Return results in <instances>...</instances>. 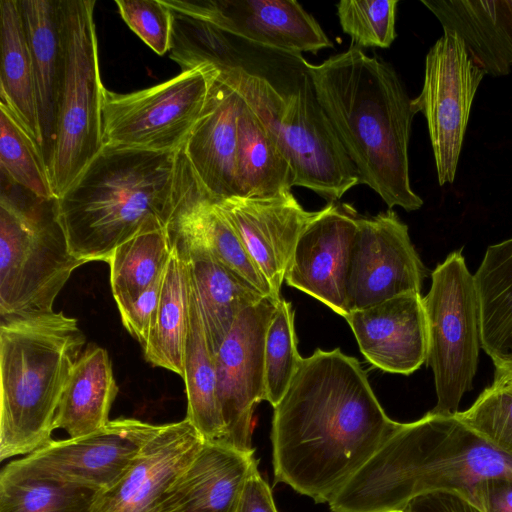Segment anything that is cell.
<instances>
[{
    "instance_id": "e575fe53",
    "label": "cell",
    "mask_w": 512,
    "mask_h": 512,
    "mask_svg": "<svg viewBox=\"0 0 512 512\" xmlns=\"http://www.w3.org/2000/svg\"><path fill=\"white\" fill-rule=\"evenodd\" d=\"M97 493L47 479L0 478V512H92Z\"/></svg>"
},
{
    "instance_id": "8992f818",
    "label": "cell",
    "mask_w": 512,
    "mask_h": 512,
    "mask_svg": "<svg viewBox=\"0 0 512 512\" xmlns=\"http://www.w3.org/2000/svg\"><path fill=\"white\" fill-rule=\"evenodd\" d=\"M219 79L240 94L272 136L289 162L293 186L334 202L359 184L358 171L305 70L287 93L246 68L222 72Z\"/></svg>"
},
{
    "instance_id": "4316f807",
    "label": "cell",
    "mask_w": 512,
    "mask_h": 512,
    "mask_svg": "<svg viewBox=\"0 0 512 512\" xmlns=\"http://www.w3.org/2000/svg\"><path fill=\"white\" fill-rule=\"evenodd\" d=\"M0 21V104L43 154L33 63L18 0L0 1Z\"/></svg>"
},
{
    "instance_id": "836d02e7",
    "label": "cell",
    "mask_w": 512,
    "mask_h": 512,
    "mask_svg": "<svg viewBox=\"0 0 512 512\" xmlns=\"http://www.w3.org/2000/svg\"><path fill=\"white\" fill-rule=\"evenodd\" d=\"M0 168L4 179L36 197L56 198L41 150L2 104H0Z\"/></svg>"
},
{
    "instance_id": "9c48e42d",
    "label": "cell",
    "mask_w": 512,
    "mask_h": 512,
    "mask_svg": "<svg viewBox=\"0 0 512 512\" xmlns=\"http://www.w3.org/2000/svg\"><path fill=\"white\" fill-rule=\"evenodd\" d=\"M423 303L428 326L426 364L433 371L437 396L430 411L453 415L473 387L481 348L475 278L461 250L453 251L435 267Z\"/></svg>"
},
{
    "instance_id": "ac0fdd59",
    "label": "cell",
    "mask_w": 512,
    "mask_h": 512,
    "mask_svg": "<svg viewBox=\"0 0 512 512\" xmlns=\"http://www.w3.org/2000/svg\"><path fill=\"white\" fill-rule=\"evenodd\" d=\"M204 442L187 418L160 425L121 478L97 493L92 512H154Z\"/></svg>"
},
{
    "instance_id": "d590c367",
    "label": "cell",
    "mask_w": 512,
    "mask_h": 512,
    "mask_svg": "<svg viewBox=\"0 0 512 512\" xmlns=\"http://www.w3.org/2000/svg\"><path fill=\"white\" fill-rule=\"evenodd\" d=\"M302 359L291 303L280 298L266 331L264 347L266 401L273 407L285 394Z\"/></svg>"
},
{
    "instance_id": "4dcf8cb0",
    "label": "cell",
    "mask_w": 512,
    "mask_h": 512,
    "mask_svg": "<svg viewBox=\"0 0 512 512\" xmlns=\"http://www.w3.org/2000/svg\"><path fill=\"white\" fill-rule=\"evenodd\" d=\"M182 378L187 394L186 418L205 441L224 444L225 427L217 395L215 358L207 341L201 312L192 286L190 327Z\"/></svg>"
},
{
    "instance_id": "8fae6325",
    "label": "cell",
    "mask_w": 512,
    "mask_h": 512,
    "mask_svg": "<svg viewBox=\"0 0 512 512\" xmlns=\"http://www.w3.org/2000/svg\"><path fill=\"white\" fill-rule=\"evenodd\" d=\"M159 427L132 418L110 420L88 435L50 440L7 464L0 478L47 479L101 492L121 478Z\"/></svg>"
},
{
    "instance_id": "5bb4252c",
    "label": "cell",
    "mask_w": 512,
    "mask_h": 512,
    "mask_svg": "<svg viewBox=\"0 0 512 512\" xmlns=\"http://www.w3.org/2000/svg\"><path fill=\"white\" fill-rule=\"evenodd\" d=\"M426 275L408 226L394 211L359 216L347 284L349 312L420 293Z\"/></svg>"
},
{
    "instance_id": "6da1fadb",
    "label": "cell",
    "mask_w": 512,
    "mask_h": 512,
    "mask_svg": "<svg viewBox=\"0 0 512 512\" xmlns=\"http://www.w3.org/2000/svg\"><path fill=\"white\" fill-rule=\"evenodd\" d=\"M273 408L274 483L316 503H329L402 424L386 415L359 361L338 348L303 358Z\"/></svg>"
},
{
    "instance_id": "83f0119b",
    "label": "cell",
    "mask_w": 512,
    "mask_h": 512,
    "mask_svg": "<svg viewBox=\"0 0 512 512\" xmlns=\"http://www.w3.org/2000/svg\"><path fill=\"white\" fill-rule=\"evenodd\" d=\"M191 280L189 266L172 246L163 273L155 321L143 347L144 356L154 366L184 375L186 345L190 327Z\"/></svg>"
},
{
    "instance_id": "1f68e13d",
    "label": "cell",
    "mask_w": 512,
    "mask_h": 512,
    "mask_svg": "<svg viewBox=\"0 0 512 512\" xmlns=\"http://www.w3.org/2000/svg\"><path fill=\"white\" fill-rule=\"evenodd\" d=\"M171 252L165 227L144 229L115 249L108 264L118 308L133 302L163 274Z\"/></svg>"
},
{
    "instance_id": "ee69618b",
    "label": "cell",
    "mask_w": 512,
    "mask_h": 512,
    "mask_svg": "<svg viewBox=\"0 0 512 512\" xmlns=\"http://www.w3.org/2000/svg\"><path fill=\"white\" fill-rule=\"evenodd\" d=\"M494 377L512 379V363L495 366Z\"/></svg>"
},
{
    "instance_id": "60d3db41",
    "label": "cell",
    "mask_w": 512,
    "mask_h": 512,
    "mask_svg": "<svg viewBox=\"0 0 512 512\" xmlns=\"http://www.w3.org/2000/svg\"><path fill=\"white\" fill-rule=\"evenodd\" d=\"M470 501L483 512H512V472L480 480L473 489Z\"/></svg>"
},
{
    "instance_id": "7a4b0ae2",
    "label": "cell",
    "mask_w": 512,
    "mask_h": 512,
    "mask_svg": "<svg viewBox=\"0 0 512 512\" xmlns=\"http://www.w3.org/2000/svg\"><path fill=\"white\" fill-rule=\"evenodd\" d=\"M301 60L317 98L348 157L359 184L389 208H421L412 190L408 144L416 111L394 68L351 45L318 65Z\"/></svg>"
},
{
    "instance_id": "cb8c5ba5",
    "label": "cell",
    "mask_w": 512,
    "mask_h": 512,
    "mask_svg": "<svg viewBox=\"0 0 512 512\" xmlns=\"http://www.w3.org/2000/svg\"><path fill=\"white\" fill-rule=\"evenodd\" d=\"M18 3L33 63L43 156L48 166L64 70L59 0Z\"/></svg>"
},
{
    "instance_id": "5b68a950",
    "label": "cell",
    "mask_w": 512,
    "mask_h": 512,
    "mask_svg": "<svg viewBox=\"0 0 512 512\" xmlns=\"http://www.w3.org/2000/svg\"><path fill=\"white\" fill-rule=\"evenodd\" d=\"M0 460L51 439L57 409L83 352L77 319L62 311L0 315Z\"/></svg>"
},
{
    "instance_id": "52a82bcc",
    "label": "cell",
    "mask_w": 512,
    "mask_h": 512,
    "mask_svg": "<svg viewBox=\"0 0 512 512\" xmlns=\"http://www.w3.org/2000/svg\"><path fill=\"white\" fill-rule=\"evenodd\" d=\"M7 184L0 196V315L53 311L72 272L85 263L70 251L56 198Z\"/></svg>"
},
{
    "instance_id": "74e56055",
    "label": "cell",
    "mask_w": 512,
    "mask_h": 512,
    "mask_svg": "<svg viewBox=\"0 0 512 512\" xmlns=\"http://www.w3.org/2000/svg\"><path fill=\"white\" fill-rule=\"evenodd\" d=\"M397 0H342L337 14L354 46L388 48L396 38Z\"/></svg>"
},
{
    "instance_id": "d4e9b609",
    "label": "cell",
    "mask_w": 512,
    "mask_h": 512,
    "mask_svg": "<svg viewBox=\"0 0 512 512\" xmlns=\"http://www.w3.org/2000/svg\"><path fill=\"white\" fill-rule=\"evenodd\" d=\"M180 255L188 262L191 286L215 357L239 314L268 296L206 252Z\"/></svg>"
},
{
    "instance_id": "277c9868",
    "label": "cell",
    "mask_w": 512,
    "mask_h": 512,
    "mask_svg": "<svg viewBox=\"0 0 512 512\" xmlns=\"http://www.w3.org/2000/svg\"><path fill=\"white\" fill-rule=\"evenodd\" d=\"M177 152L105 144L74 184L56 198L71 253L109 262L122 243L172 212Z\"/></svg>"
},
{
    "instance_id": "ab89813d",
    "label": "cell",
    "mask_w": 512,
    "mask_h": 512,
    "mask_svg": "<svg viewBox=\"0 0 512 512\" xmlns=\"http://www.w3.org/2000/svg\"><path fill=\"white\" fill-rule=\"evenodd\" d=\"M162 280L163 274L133 302L118 308L124 327L138 340L142 347L146 345L155 321Z\"/></svg>"
},
{
    "instance_id": "e0dca14e",
    "label": "cell",
    "mask_w": 512,
    "mask_h": 512,
    "mask_svg": "<svg viewBox=\"0 0 512 512\" xmlns=\"http://www.w3.org/2000/svg\"><path fill=\"white\" fill-rule=\"evenodd\" d=\"M357 211L331 202L315 212L301 232L285 274L286 283L344 317L347 284L358 226Z\"/></svg>"
},
{
    "instance_id": "d6986e66",
    "label": "cell",
    "mask_w": 512,
    "mask_h": 512,
    "mask_svg": "<svg viewBox=\"0 0 512 512\" xmlns=\"http://www.w3.org/2000/svg\"><path fill=\"white\" fill-rule=\"evenodd\" d=\"M216 203L266 278L274 297L280 299L296 242L316 211H306L291 191L270 198L233 197Z\"/></svg>"
},
{
    "instance_id": "ba28073f",
    "label": "cell",
    "mask_w": 512,
    "mask_h": 512,
    "mask_svg": "<svg viewBox=\"0 0 512 512\" xmlns=\"http://www.w3.org/2000/svg\"><path fill=\"white\" fill-rule=\"evenodd\" d=\"M94 0H59L64 70L48 171L62 196L105 146Z\"/></svg>"
},
{
    "instance_id": "7402d4cb",
    "label": "cell",
    "mask_w": 512,
    "mask_h": 512,
    "mask_svg": "<svg viewBox=\"0 0 512 512\" xmlns=\"http://www.w3.org/2000/svg\"><path fill=\"white\" fill-rule=\"evenodd\" d=\"M242 103L240 94L218 78L205 113L182 147L196 176L216 202L239 197L236 154Z\"/></svg>"
},
{
    "instance_id": "4fadbf2b",
    "label": "cell",
    "mask_w": 512,
    "mask_h": 512,
    "mask_svg": "<svg viewBox=\"0 0 512 512\" xmlns=\"http://www.w3.org/2000/svg\"><path fill=\"white\" fill-rule=\"evenodd\" d=\"M277 301L265 297L243 310L214 357L224 444L243 452H254L253 413L266 400L265 336Z\"/></svg>"
},
{
    "instance_id": "7c38bea8",
    "label": "cell",
    "mask_w": 512,
    "mask_h": 512,
    "mask_svg": "<svg viewBox=\"0 0 512 512\" xmlns=\"http://www.w3.org/2000/svg\"><path fill=\"white\" fill-rule=\"evenodd\" d=\"M485 74L453 32H444L426 55L423 87L412 104L426 118L441 186L454 181L472 103Z\"/></svg>"
},
{
    "instance_id": "2e32d148",
    "label": "cell",
    "mask_w": 512,
    "mask_h": 512,
    "mask_svg": "<svg viewBox=\"0 0 512 512\" xmlns=\"http://www.w3.org/2000/svg\"><path fill=\"white\" fill-rule=\"evenodd\" d=\"M166 230L171 245L180 254L206 252L265 296L279 300L224 213L196 176L183 148L177 153L173 205Z\"/></svg>"
},
{
    "instance_id": "44dd1931",
    "label": "cell",
    "mask_w": 512,
    "mask_h": 512,
    "mask_svg": "<svg viewBox=\"0 0 512 512\" xmlns=\"http://www.w3.org/2000/svg\"><path fill=\"white\" fill-rule=\"evenodd\" d=\"M257 471L254 452L205 441L154 512H236L248 480Z\"/></svg>"
},
{
    "instance_id": "9a60e30c",
    "label": "cell",
    "mask_w": 512,
    "mask_h": 512,
    "mask_svg": "<svg viewBox=\"0 0 512 512\" xmlns=\"http://www.w3.org/2000/svg\"><path fill=\"white\" fill-rule=\"evenodd\" d=\"M172 11L225 33L301 57L333 47L314 17L296 0H162Z\"/></svg>"
},
{
    "instance_id": "d6a6232c",
    "label": "cell",
    "mask_w": 512,
    "mask_h": 512,
    "mask_svg": "<svg viewBox=\"0 0 512 512\" xmlns=\"http://www.w3.org/2000/svg\"><path fill=\"white\" fill-rule=\"evenodd\" d=\"M170 58L185 71L202 64L214 66L219 73L246 68L242 52L216 26L172 11ZM247 69V68H246Z\"/></svg>"
},
{
    "instance_id": "f546056e",
    "label": "cell",
    "mask_w": 512,
    "mask_h": 512,
    "mask_svg": "<svg viewBox=\"0 0 512 512\" xmlns=\"http://www.w3.org/2000/svg\"><path fill=\"white\" fill-rule=\"evenodd\" d=\"M236 177L241 198L275 197L293 187L289 162L244 100L238 119Z\"/></svg>"
},
{
    "instance_id": "f6af8a7d",
    "label": "cell",
    "mask_w": 512,
    "mask_h": 512,
    "mask_svg": "<svg viewBox=\"0 0 512 512\" xmlns=\"http://www.w3.org/2000/svg\"><path fill=\"white\" fill-rule=\"evenodd\" d=\"M494 381L501 382L512 390V379L509 378H494Z\"/></svg>"
},
{
    "instance_id": "b9f144b4",
    "label": "cell",
    "mask_w": 512,
    "mask_h": 512,
    "mask_svg": "<svg viewBox=\"0 0 512 512\" xmlns=\"http://www.w3.org/2000/svg\"><path fill=\"white\" fill-rule=\"evenodd\" d=\"M403 512H483L469 499L453 491H433L419 495Z\"/></svg>"
},
{
    "instance_id": "484cf974",
    "label": "cell",
    "mask_w": 512,
    "mask_h": 512,
    "mask_svg": "<svg viewBox=\"0 0 512 512\" xmlns=\"http://www.w3.org/2000/svg\"><path fill=\"white\" fill-rule=\"evenodd\" d=\"M118 393L106 349L89 345L77 360L63 391L54 429H63L69 438L88 435L109 420Z\"/></svg>"
},
{
    "instance_id": "603a6c76",
    "label": "cell",
    "mask_w": 512,
    "mask_h": 512,
    "mask_svg": "<svg viewBox=\"0 0 512 512\" xmlns=\"http://www.w3.org/2000/svg\"><path fill=\"white\" fill-rule=\"evenodd\" d=\"M444 32L463 41L470 58L486 74L504 76L512 68V0H421Z\"/></svg>"
},
{
    "instance_id": "3957f363",
    "label": "cell",
    "mask_w": 512,
    "mask_h": 512,
    "mask_svg": "<svg viewBox=\"0 0 512 512\" xmlns=\"http://www.w3.org/2000/svg\"><path fill=\"white\" fill-rule=\"evenodd\" d=\"M508 472L512 458L455 414L429 411L402 423L328 504L332 512H403L410 500L433 491H453L470 500L480 480Z\"/></svg>"
},
{
    "instance_id": "ffe728a7",
    "label": "cell",
    "mask_w": 512,
    "mask_h": 512,
    "mask_svg": "<svg viewBox=\"0 0 512 512\" xmlns=\"http://www.w3.org/2000/svg\"><path fill=\"white\" fill-rule=\"evenodd\" d=\"M361 353L375 367L410 375L426 363L428 326L421 293H406L345 316Z\"/></svg>"
},
{
    "instance_id": "f35d334b",
    "label": "cell",
    "mask_w": 512,
    "mask_h": 512,
    "mask_svg": "<svg viewBox=\"0 0 512 512\" xmlns=\"http://www.w3.org/2000/svg\"><path fill=\"white\" fill-rule=\"evenodd\" d=\"M118 11L140 39L164 55L171 48L172 10L162 0H116Z\"/></svg>"
},
{
    "instance_id": "f1b7e54d",
    "label": "cell",
    "mask_w": 512,
    "mask_h": 512,
    "mask_svg": "<svg viewBox=\"0 0 512 512\" xmlns=\"http://www.w3.org/2000/svg\"><path fill=\"white\" fill-rule=\"evenodd\" d=\"M474 278L481 348L494 366L512 363V237L486 249Z\"/></svg>"
},
{
    "instance_id": "7bdbcfd3",
    "label": "cell",
    "mask_w": 512,
    "mask_h": 512,
    "mask_svg": "<svg viewBox=\"0 0 512 512\" xmlns=\"http://www.w3.org/2000/svg\"><path fill=\"white\" fill-rule=\"evenodd\" d=\"M236 512H278L271 489L259 471L248 480Z\"/></svg>"
},
{
    "instance_id": "30bf717a",
    "label": "cell",
    "mask_w": 512,
    "mask_h": 512,
    "mask_svg": "<svg viewBox=\"0 0 512 512\" xmlns=\"http://www.w3.org/2000/svg\"><path fill=\"white\" fill-rule=\"evenodd\" d=\"M219 75L214 66L202 64L131 93L105 88L102 104L105 144L158 152L178 151L205 113Z\"/></svg>"
},
{
    "instance_id": "8d00e7d4",
    "label": "cell",
    "mask_w": 512,
    "mask_h": 512,
    "mask_svg": "<svg viewBox=\"0 0 512 512\" xmlns=\"http://www.w3.org/2000/svg\"><path fill=\"white\" fill-rule=\"evenodd\" d=\"M455 416L500 453L512 458V390L493 381L467 410Z\"/></svg>"
}]
</instances>
